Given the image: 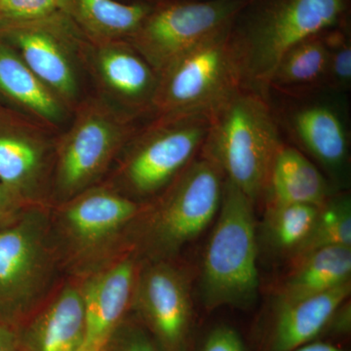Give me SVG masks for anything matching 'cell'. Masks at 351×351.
Instances as JSON below:
<instances>
[{
    "label": "cell",
    "instance_id": "cell-3",
    "mask_svg": "<svg viewBox=\"0 0 351 351\" xmlns=\"http://www.w3.org/2000/svg\"><path fill=\"white\" fill-rule=\"evenodd\" d=\"M281 142L265 96L240 87L210 115L201 154L253 202L265 193Z\"/></svg>",
    "mask_w": 351,
    "mask_h": 351
},
{
    "label": "cell",
    "instance_id": "cell-23",
    "mask_svg": "<svg viewBox=\"0 0 351 351\" xmlns=\"http://www.w3.org/2000/svg\"><path fill=\"white\" fill-rule=\"evenodd\" d=\"M328 49L324 32L293 46L284 54L270 78L269 89L283 93H308L326 86Z\"/></svg>",
    "mask_w": 351,
    "mask_h": 351
},
{
    "label": "cell",
    "instance_id": "cell-31",
    "mask_svg": "<svg viewBox=\"0 0 351 351\" xmlns=\"http://www.w3.org/2000/svg\"><path fill=\"white\" fill-rule=\"evenodd\" d=\"M350 304L348 306V301H346L332 315L324 332L332 331L336 334H348L350 331Z\"/></svg>",
    "mask_w": 351,
    "mask_h": 351
},
{
    "label": "cell",
    "instance_id": "cell-4",
    "mask_svg": "<svg viewBox=\"0 0 351 351\" xmlns=\"http://www.w3.org/2000/svg\"><path fill=\"white\" fill-rule=\"evenodd\" d=\"M223 175L201 154L162 193L147 203L129 247L141 260H172L204 232L221 206Z\"/></svg>",
    "mask_w": 351,
    "mask_h": 351
},
{
    "label": "cell",
    "instance_id": "cell-8",
    "mask_svg": "<svg viewBox=\"0 0 351 351\" xmlns=\"http://www.w3.org/2000/svg\"><path fill=\"white\" fill-rule=\"evenodd\" d=\"M253 202L228 181L203 260L201 291L208 309L246 308L258 290V245Z\"/></svg>",
    "mask_w": 351,
    "mask_h": 351
},
{
    "label": "cell",
    "instance_id": "cell-33",
    "mask_svg": "<svg viewBox=\"0 0 351 351\" xmlns=\"http://www.w3.org/2000/svg\"><path fill=\"white\" fill-rule=\"evenodd\" d=\"M294 351H348L343 348H339L332 345V343H325V341H311L306 345L300 346Z\"/></svg>",
    "mask_w": 351,
    "mask_h": 351
},
{
    "label": "cell",
    "instance_id": "cell-14",
    "mask_svg": "<svg viewBox=\"0 0 351 351\" xmlns=\"http://www.w3.org/2000/svg\"><path fill=\"white\" fill-rule=\"evenodd\" d=\"M57 134L0 107V184L29 206H49Z\"/></svg>",
    "mask_w": 351,
    "mask_h": 351
},
{
    "label": "cell",
    "instance_id": "cell-17",
    "mask_svg": "<svg viewBox=\"0 0 351 351\" xmlns=\"http://www.w3.org/2000/svg\"><path fill=\"white\" fill-rule=\"evenodd\" d=\"M16 332L27 351H83L84 304L78 279L58 286Z\"/></svg>",
    "mask_w": 351,
    "mask_h": 351
},
{
    "label": "cell",
    "instance_id": "cell-18",
    "mask_svg": "<svg viewBox=\"0 0 351 351\" xmlns=\"http://www.w3.org/2000/svg\"><path fill=\"white\" fill-rule=\"evenodd\" d=\"M330 99L302 101L289 108V132L307 154L330 172L339 173L348 163L350 137L346 113Z\"/></svg>",
    "mask_w": 351,
    "mask_h": 351
},
{
    "label": "cell",
    "instance_id": "cell-2",
    "mask_svg": "<svg viewBox=\"0 0 351 351\" xmlns=\"http://www.w3.org/2000/svg\"><path fill=\"white\" fill-rule=\"evenodd\" d=\"M145 204L104 181L50 207L64 271L82 278L128 250L132 230Z\"/></svg>",
    "mask_w": 351,
    "mask_h": 351
},
{
    "label": "cell",
    "instance_id": "cell-13",
    "mask_svg": "<svg viewBox=\"0 0 351 351\" xmlns=\"http://www.w3.org/2000/svg\"><path fill=\"white\" fill-rule=\"evenodd\" d=\"M132 307L163 351H188L193 302L184 270L172 260H141Z\"/></svg>",
    "mask_w": 351,
    "mask_h": 351
},
{
    "label": "cell",
    "instance_id": "cell-11",
    "mask_svg": "<svg viewBox=\"0 0 351 351\" xmlns=\"http://www.w3.org/2000/svg\"><path fill=\"white\" fill-rule=\"evenodd\" d=\"M250 0H163L127 39L157 73L232 24Z\"/></svg>",
    "mask_w": 351,
    "mask_h": 351
},
{
    "label": "cell",
    "instance_id": "cell-29",
    "mask_svg": "<svg viewBox=\"0 0 351 351\" xmlns=\"http://www.w3.org/2000/svg\"><path fill=\"white\" fill-rule=\"evenodd\" d=\"M199 351H247V348L237 330L221 325L208 332Z\"/></svg>",
    "mask_w": 351,
    "mask_h": 351
},
{
    "label": "cell",
    "instance_id": "cell-24",
    "mask_svg": "<svg viewBox=\"0 0 351 351\" xmlns=\"http://www.w3.org/2000/svg\"><path fill=\"white\" fill-rule=\"evenodd\" d=\"M329 247H351V203L348 195L331 196L319 208L306 239L291 254V263Z\"/></svg>",
    "mask_w": 351,
    "mask_h": 351
},
{
    "label": "cell",
    "instance_id": "cell-28",
    "mask_svg": "<svg viewBox=\"0 0 351 351\" xmlns=\"http://www.w3.org/2000/svg\"><path fill=\"white\" fill-rule=\"evenodd\" d=\"M101 351H163L142 327L125 322L117 328Z\"/></svg>",
    "mask_w": 351,
    "mask_h": 351
},
{
    "label": "cell",
    "instance_id": "cell-12",
    "mask_svg": "<svg viewBox=\"0 0 351 351\" xmlns=\"http://www.w3.org/2000/svg\"><path fill=\"white\" fill-rule=\"evenodd\" d=\"M83 64L95 96L132 120L152 113L158 73L127 39H85Z\"/></svg>",
    "mask_w": 351,
    "mask_h": 351
},
{
    "label": "cell",
    "instance_id": "cell-15",
    "mask_svg": "<svg viewBox=\"0 0 351 351\" xmlns=\"http://www.w3.org/2000/svg\"><path fill=\"white\" fill-rule=\"evenodd\" d=\"M141 258L132 249L78 278L84 304L83 351H101L132 307Z\"/></svg>",
    "mask_w": 351,
    "mask_h": 351
},
{
    "label": "cell",
    "instance_id": "cell-21",
    "mask_svg": "<svg viewBox=\"0 0 351 351\" xmlns=\"http://www.w3.org/2000/svg\"><path fill=\"white\" fill-rule=\"evenodd\" d=\"M267 206L309 204L321 207L331 197L326 180L306 156L281 145L270 169L265 193Z\"/></svg>",
    "mask_w": 351,
    "mask_h": 351
},
{
    "label": "cell",
    "instance_id": "cell-25",
    "mask_svg": "<svg viewBox=\"0 0 351 351\" xmlns=\"http://www.w3.org/2000/svg\"><path fill=\"white\" fill-rule=\"evenodd\" d=\"M319 208L309 204L267 206L265 232L270 244L291 255L306 239Z\"/></svg>",
    "mask_w": 351,
    "mask_h": 351
},
{
    "label": "cell",
    "instance_id": "cell-19",
    "mask_svg": "<svg viewBox=\"0 0 351 351\" xmlns=\"http://www.w3.org/2000/svg\"><path fill=\"white\" fill-rule=\"evenodd\" d=\"M351 281L276 308L265 351H294L324 332L332 315L350 298Z\"/></svg>",
    "mask_w": 351,
    "mask_h": 351
},
{
    "label": "cell",
    "instance_id": "cell-6",
    "mask_svg": "<svg viewBox=\"0 0 351 351\" xmlns=\"http://www.w3.org/2000/svg\"><path fill=\"white\" fill-rule=\"evenodd\" d=\"M135 120L88 96L57 134L49 206L54 207L105 181L129 138Z\"/></svg>",
    "mask_w": 351,
    "mask_h": 351
},
{
    "label": "cell",
    "instance_id": "cell-32",
    "mask_svg": "<svg viewBox=\"0 0 351 351\" xmlns=\"http://www.w3.org/2000/svg\"><path fill=\"white\" fill-rule=\"evenodd\" d=\"M0 351H27L17 332L0 324Z\"/></svg>",
    "mask_w": 351,
    "mask_h": 351
},
{
    "label": "cell",
    "instance_id": "cell-10",
    "mask_svg": "<svg viewBox=\"0 0 351 351\" xmlns=\"http://www.w3.org/2000/svg\"><path fill=\"white\" fill-rule=\"evenodd\" d=\"M0 38L17 51L71 112L89 96L85 94L87 75L82 59L86 38L59 11L41 19L3 25Z\"/></svg>",
    "mask_w": 351,
    "mask_h": 351
},
{
    "label": "cell",
    "instance_id": "cell-9",
    "mask_svg": "<svg viewBox=\"0 0 351 351\" xmlns=\"http://www.w3.org/2000/svg\"><path fill=\"white\" fill-rule=\"evenodd\" d=\"M230 27L177 58L159 73L154 117L211 115L241 87Z\"/></svg>",
    "mask_w": 351,
    "mask_h": 351
},
{
    "label": "cell",
    "instance_id": "cell-27",
    "mask_svg": "<svg viewBox=\"0 0 351 351\" xmlns=\"http://www.w3.org/2000/svg\"><path fill=\"white\" fill-rule=\"evenodd\" d=\"M58 0H0V27L41 19L57 11Z\"/></svg>",
    "mask_w": 351,
    "mask_h": 351
},
{
    "label": "cell",
    "instance_id": "cell-34",
    "mask_svg": "<svg viewBox=\"0 0 351 351\" xmlns=\"http://www.w3.org/2000/svg\"><path fill=\"white\" fill-rule=\"evenodd\" d=\"M136 1L145 2V3L152 4V5H156V4L163 1V0H136Z\"/></svg>",
    "mask_w": 351,
    "mask_h": 351
},
{
    "label": "cell",
    "instance_id": "cell-20",
    "mask_svg": "<svg viewBox=\"0 0 351 351\" xmlns=\"http://www.w3.org/2000/svg\"><path fill=\"white\" fill-rule=\"evenodd\" d=\"M154 5L117 0H58L63 14L92 43L128 39Z\"/></svg>",
    "mask_w": 351,
    "mask_h": 351
},
{
    "label": "cell",
    "instance_id": "cell-5",
    "mask_svg": "<svg viewBox=\"0 0 351 351\" xmlns=\"http://www.w3.org/2000/svg\"><path fill=\"white\" fill-rule=\"evenodd\" d=\"M64 271L49 206H29L0 230V324L13 331L58 288Z\"/></svg>",
    "mask_w": 351,
    "mask_h": 351
},
{
    "label": "cell",
    "instance_id": "cell-22",
    "mask_svg": "<svg viewBox=\"0 0 351 351\" xmlns=\"http://www.w3.org/2000/svg\"><path fill=\"white\" fill-rule=\"evenodd\" d=\"M351 247L320 249L291 263L281 284L277 306L282 307L326 292L350 281Z\"/></svg>",
    "mask_w": 351,
    "mask_h": 351
},
{
    "label": "cell",
    "instance_id": "cell-7",
    "mask_svg": "<svg viewBox=\"0 0 351 351\" xmlns=\"http://www.w3.org/2000/svg\"><path fill=\"white\" fill-rule=\"evenodd\" d=\"M209 126L210 115L154 117L129 138L106 182L138 202L154 199L195 158Z\"/></svg>",
    "mask_w": 351,
    "mask_h": 351
},
{
    "label": "cell",
    "instance_id": "cell-1",
    "mask_svg": "<svg viewBox=\"0 0 351 351\" xmlns=\"http://www.w3.org/2000/svg\"><path fill=\"white\" fill-rule=\"evenodd\" d=\"M350 0H250L230 27L241 87L265 97L293 46L348 24Z\"/></svg>",
    "mask_w": 351,
    "mask_h": 351
},
{
    "label": "cell",
    "instance_id": "cell-26",
    "mask_svg": "<svg viewBox=\"0 0 351 351\" xmlns=\"http://www.w3.org/2000/svg\"><path fill=\"white\" fill-rule=\"evenodd\" d=\"M328 49L326 86L341 93L350 87L351 43L348 24L324 32Z\"/></svg>",
    "mask_w": 351,
    "mask_h": 351
},
{
    "label": "cell",
    "instance_id": "cell-30",
    "mask_svg": "<svg viewBox=\"0 0 351 351\" xmlns=\"http://www.w3.org/2000/svg\"><path fill=\"white\" fill-rule=\"evenodd\" d=\"M29 205L0 184V230L12 223Z\"/></svg>",
    "mask_w": 351,
    "mask_h": 351
},
{
    "label": "cell",
    "instance_id": "cell-16",
    "mask_svg": "<svg viewBox=\"0 0 351 351\" xmlns=\"http://www.w3.org/2000/svg\"><path fill=\"white\" fill-rule=\"evenodd\" d=\"M0 107L60 133L73 112L23 61L12 46L0 38Z\"/></svg>",
    "mask_w": 351,
    "mask_h": 351
}]
</instances>
